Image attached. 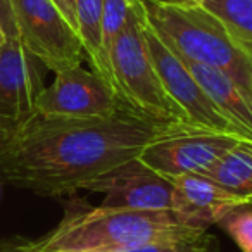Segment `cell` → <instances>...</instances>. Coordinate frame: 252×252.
<instances>
[{
	"mask_svg": "<svg viewBox=\"0 0 252 252\" xmlns=\"http://www.w3.org/2000/svg\"><path fill=\"white\" fill-rule=\"evenodd\" d=\"M218 224L231 237L242 252H252V211L240 207L231 211Z\"/></svg>",
	"mask_w": 252,
	"mask_h": 252,
	"instance_id": "17",
	"label": "cell"
},
{
	"mask_svg": "<svg viewBox=\"0 0 252 252\" xmlns=\"http://www.w3.org/2000/svg\"><path fill=\"white\" fill-rule=\"evenodd\" d=\"M240 140L244 138L235 135L180 126L152 140L137 159L169 180L185 175H206Z\"/></svg>",
	"mask_w": 252,
	"mask_h": 252,
	"instance_id": "7",
	"label": "cell"
},
{
	"mask_svg": "<svg viewBox=\"0 0 252 252\" xmlns=\"http://www.w3.org/2000/svg\"><path fill=\"white\" fill-rule=\"evenodd\" d=\"M149 26L180 57L224 73L252 102V59L204 5L138 0Z\"/></svg>",
	"mask_w": 252,
	"mask_h": 252,
	"instance_id": "3",
	"label": "cell"
},
{
	"mask_svg": "<svg viewBox=\"0 0 252 252\" xmlns=\"http://www.w3.org/2000/svg\"><path fill=\"white\" fill-rule=\"evenodd\" d=\"M144 35L162 88L169 100L178 109L185 125L193 130L228 133L247 140L237 126L221 114L220 109L213 104V100L192 76V73L187 69L182 57L162 42L161 36L149 26L147 19Z\"/></svg>",
	"mask_w": 252,
	"mask_h": 252,
	"instance_id": "5",
	"label": "cell"
},
{
	"mask_svg": "<svg viewBox=\"0 0 252 252\" xmlns=\"http://www.w3.org/2000/svg\"><path fill=\"white\" fill-rule=\"evenodd\" d=\"M173 183V213L192 228L206 230L209 224L220 223L231 211L247 207L238 197L231 195L207 176L185 175L175 178Z\"/></svg>",
	"mask_w": 252,
	"mask_h": 252,
	"instance_id": "11",
	"label": "cell"
},
{
	"mask_svg": "<svg viewBox=\"0 0 252 252\" xmlns=\"http://www.w3.org/2000/svg\"><path fill=\"white\" fill-rule=\"evenodd\" d=\"M183 252H211V251H195V249H189V251H183Z\"/></svg>",
	"mask_w": 252,
	"mask_h": 252,
	"instance_id": "25",
	"label": "cell"
},
{
	"mask_svg": "<svg viewBox=\"0 0 252 252\" xmlns=\"http://www.w3.org/2000/svg\"><path fill=\"white\" fill-rule=\"evenodd\" d=\"M18 40L47 69L59 73L80 66V36L50 0H11Z\"/></svg>",
	"mask_w": 252,
	"mask_h": 252,
	"instance_id": "6",
	"label": "cell"
},
{
	"mask_svg": "<svg viewBox=\"0 0 252 252\" xmlns=\"http://www.w3.org/2000/svg\"><path fill=\"white\" fill-rule=\"evenodd\" d=\"M133 5L135 0H104L102 4V45L107 59L109 50L125 28Z\"/></svg>",
	"mask_w": 252,
	"mask_h": 252,
	"instance_id": "16",
	"label": "cell"
},
{
	"mask_svg": "<svg viewBox=\"0 0 252 252\" xmlns=\"http://www.w3.org/2000/svg\"><path fill=\"white\" fill-rule=\"evenodd\" d=\"M192 247H187V245H180V244H149V245H142V247H135V249H128V251L123 252H183L189 251ZM195 251H209V249H195Z\"/></svg>",
	"mask_w": 252,
	"mask_h": 252,
	"instance_id": "20",
	"label": "cell"
},
{
	"mask_svg": "<svg viewBox=\"0 0 252 252\" xmlns=\"http://www.w3.org/2000/svg\"><path fill=\"white\" fill-rule=\"evenodd\" d=\"M90 192L105 193L100 206L133 211H173L175 183L152 171L138 159L128 161L87 187Z\"/></svg>",
	"mask_w": 252,
	"mask_h": 252,
	"instance_id": "9",
	"label": "cell"
},
{
	"mask_svg": "<svg viewBox=\"0 0 252 252\" xmlns=\"http://www.w3.org/2000/svg\"><path fill=\"white\" fill-rule=\"evenodd\" d=\"M0 26L4 30L7 40H18V28H16L11 0H0Z\"/></svg>",
	"mask_w": 252,
	"mask_h": 252,
	"instance_id": "19",
	"label": "cell"
},
{
	"mask_svg": "<svg viewBox=\"0 0 252 252\" xmlns=\"http://www.w3.org/2000/svg\"><path fill=\"white\" fill-rule=\"evenodd\" d=\"M202 5L226 26L252 59V0H204Z\"/></svg>",
	"mask_w": 252,
	"mask_h": 252,
	"instance_id": "15",
	"label": "cell"
},
{
	"mask_svg": "<svg viewBox=\"0 0 252 252\" xmlns=\"http://www.w3.org/2000/svg\"><path fill=\"white\" fill-rule=\"evenodd\" d=\"M164 2H171V4H183V5H202L204 0H164Z\"/></svg>",
	"mask_w": 252,
	"mask_h": 252,
	"instance_id": "23",
	"label": "cell"
},
{
	"mask_svg": "<svg viewBox=\"0 0 252 252\" xmlns=\"http://www.w3.org/2000/svg\"><path fill=\"white\" fill-rule=\"evenodd\" d=\"M144 26V9L140 2L135 0L130 18L109 50V66L114 78L116 95L123 107L135 114L161 125L187 126L162 88L145 42Z\"/></svg>",
	"mask_w": 252,
	"mask_h": 252,
	"instance_id": "4",
	"label": "cell"
},
{
	"mask_svg": "<svg viewBox=\"0 0 252 252\" xmlns=\"http://www.w3.org/2000/svg\"><path fill=\"white\" fill-rule=\"evenodd\" d=\"M12 128H9V126H5L4 123H0V149L4 147L5 144L9 142V138L12 137Z\"/></svg>",
	"mask_w": 252,
	"mask_h": 252,
	"instance_id": "22",
	"label": "cell"
},
{
	"mask_svg": "<svg viewBox=\"0 0 252 252\" xmlns=\"http://www.w3.org/2000/svg\"><path fill=\"white\" fill-rule=\"evenodd\" d=\"M76 4V33L80 36L85 57H88L94 73H97L116 92L109 59L102 45V4L104 0H74Z\"/></svg>",
	"mask_w": 252,
	"mask_h": 252,
	"instance_id": "13",
	"label": "cell"
},
{
	"mask_svg": "<svg viewBox=\"0 0 252 252\" xmlns=\"http://www.w3.org/2000/svg\"><path fill=\"white\" fill-rule=\"evenodd\" d=\"M202 176L252 206V140H240Z\"/></svg>",
	"mask_w": 252,
	"mask_h": 252,
	"instance_id": "14",
	"label": "cell"
},
{
	"mask_svg": "<svg viewBox=\"0 0 252 252\" xmlns=\"http://www.w3.org/2000/svg\"><path fill=\"white\" fill-rule=\"evenodd\" d=\"M38 64L19 40L0 45V123L12 130L36 112V98L43 90Z\"/></svg>",
	"mask_w": 252,
	"mask_h": 252,
	"instance_id": "10",
	"label": "cell"
},
{
	"mask_svg": "<svg viewBox=\"0 0 252 252\" xmlns=\"http://www.w3.org/2000/svg\"><path fill=\"white\" fill-rule=\"evenodd\" d=\"M35 109L54 118L97 119L111 118L125 107L97 73L74 66L56 73L54 83L40 92Z\"/></svg>",
	"mask_w": 252,
	"mask_h": 252,
	"instance_id": "8",
	"label": "cell"
},
{
	"mask_svg": "<svg viewBox=\"0 0 252 252\" xmlns=\"http://www.w3.org/2000/svg\"><path fill=\"white\" fill-rule=\"evenodd\" d=\"M0 252H45L42 240H30L25 237H7L0 240Z\"/></svg>",
	"mask_w": 252,
	"mask_h": 252,
	"instance_id": "18",
	"label": "cell"
},
{
	"mask_svg": "<svg viewBox=\"0 0 252 252\" xmlns=\"http://www.w3.org/2000/svg\"><path fill=\"white\" fill-rule=\"evenodd\" d=\"M7 40V36H5V33H4V30H2V26H0V45Z\"/></svg>",
	"mask_w": 252,
	"mask_h": 252,
	"instance_id": "24",
	"label": "cell"
},
{
	"mask_svg": "<svg viewBox=\"0 0 252 252\" xmlns=\"http://www.w3.org/2000/svg\"><path fill=\"white\" fill-rule=\"evenodd\" d=\"M180 126L161 125L126 109L97 119L35 112L0 149V182L38 195H69L137 159L152 140Z\"/></svg>",
	"mask_w": 252,
	"mask_h": 252,
	"instance_id": "1",
	"label": "cell"
},
{
	"mask_svg": "<svg viewBox=\"0 0 252 252\" xmlns=\"http://www.w3.org/2000/svg\"><path fill=\"white\" fill-rule=\"evenodd\" d=\"M182 61L221 114L233 123L247 140H252V102L247 95L220 69L192 63L183 57Z\"/></svg>",
	"mask_w": 252,
	"mask_h": 252,
	"instance_id": "12",
	"label": "cell"
},
{
	"mask_svg": "<svg viewBox=\"0 0 252 252\" xmlns=\"http://www.w3.org/2000/svg\"><path fill=\"white\" fill-rule=\"evenodd\" d=\"M45 252H123L149 244L209 249L206 230L185 224L173 211H133L73 204L45 235Z\"/></svg>",
	"mask_w": 252,
	"mask_h": 252,
	"instance_id": "2",
	"label": "cell"
},
{
	"mask_svg": "<svg viewBox=\"0 0 252 252\" xmlns=\"http://www.w3.org/2000/svg\"><path fill=\"white\" fill-rule=\"evenodd\" d=\"M50 2L59 9V12L64 16V19L76 32V4H74V0H50Z\"/></svg>",
	"mask_w": 252,
	"mask_h": 252,
	"instance_id": "21",
	"label": "cell"
}]
</instances>
